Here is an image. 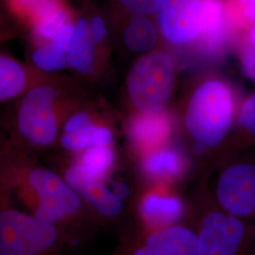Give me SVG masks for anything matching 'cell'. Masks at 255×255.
Listing matches in <instances>:
<instances>
[{
	"label": "cell",
	"mask_w": 255,
	"mask_h": 255,
	"mask_svg": "<svg viewBox=\"0 0 255 255\" xmlns=\"http://www.w3.org/2000/svg\"><path fill=\"white\" fill-rule=\"evenodd\" d=\"M34 153L1 137L0 194L15 196L27 213L86 243L102 226L101 221L64 177L40 164Z\"/></svg>",
	"instance_id": "1"
},
{
	"label": "cell",
	"mask_w": 255,
	"mask_h": 255,
	"mask_svg": "<svg viewBox=\"0 0 255 255\" xmlns=\"http://www.w3.org/2000/svg\"><path fill=\"white\" fill-rule=\"evenodd\" d=\"M237 113L234 90L223 80L210 78L191 92L177 133L181 132L183 147L193 161L204 167V172L222 154Z\"/></svg>",
	"instance_id": "2"
},
{
	"label": "cell",
	"mask_w": 255,
	"mask_h": 255,
	"mask_svg": "<svg viewBox=\"0 0 255 255\" xmlns=\"http://www.w3.org/2000/svg\"><path fill=\"white\" fill-rule=\"evenodd\" d=\"M188 202L186 222L195 230L198 255H255V223L221 209L202 175Z\"/></svg>",
	"instance_id": "3"
},
{
	"label": "cell",
	"mask_w": 255,
	"mask_h": 255,
	"mask_svg": "<svg viewBox=\"0 0 255 255\" xmlns=\"http://www.w3.org/2000/svg\"><path fill=\"white\" fill-rule=\"evenodd\" d=\"M61 89L39 83L24 94L19 103L9 143L32 152L55 148L65 120L73 113L62 103Z\"/></svg>",
	"instance_id": "4"
},
{
	"label": "cell",
	"mask_w": 255,
	"mask_h": 255,
	"mask_svg": "<svg viewBox=\"0 0 255 255\" xmlns=\"http://www.w3.org/2000/svg\"><path fill=\"white\" fill-rule=\"evenodd\" d=\"M0 255H75L82 244L0 196Z\"/></svg>",
	"instance_id": "5"
},
{
	"label": "cell",
	"mask_w": 255,
	"mask_h": 255,
	"mask_svg": "<svg viewBox=\"0 0 255 255\" xmlns=\"http://www.w3.org/2000/svg\"><path fill=\"white\" fill-rule=\"evenodd\" d=\"M202 175L221 209L255 223V154L252 149L221 156Z\"/></svg>",
	"instance_id": "6"
},
{
	"label": "cell",
	"mask_w": 255,
	"mask_h": 255,
	"mask_svg": "<svg viewBox=\"0 0 255 255\" xmlns=\"http://www.w3.org/2000/svg\"><path fill=\"white\" fill-rule=\"evenodd\" d=\"M175 64L162 51L142 56L127 77L128 99L137 113L158 114L167 110L175 86Z\"/></svg>",
	"instance_id": "7"
},
{
	"label": "cell",
	"mask_w": 255,
	"mask_h": 255,
	"mask_svg": "<svg viewBox=\"0 0 255 255\" xmlns=\"http://www.w3.org/2000/svg\"><path fill=\"white\" fill-rule=\"evenodd\" d=\"M57 170L91 210L101 224L116 222L125 215V202L112 191L105 179L87 172L67 155Z\"/></svg>",
	"instance_id": "8"
},
{
	"label": "cell",
	"mask_w": 255,
	"mask_h": 255,
	"mask_svg": "<svg viewBox=\"0 0 255 255\" xmlns=\"http://www.w3.org/2000/svg\"><path fill=\"white\" fill-rule=\"evenodd\" d=\"M114 255H198L197 235L187 222L155 231L136 229Z\"/></svg>",
	"instance_id": "9"
},
{
	"label": "cell",
	"mask_w": 255,
	"mask_h": 255,
	"mask_svg": "<svg viewBox=\"0 0 255 255\" xmlns=\"http://www.w3.org/2000/svg\"><path fill=\"white\" fill-rule=\"evenodd\" d=\"M141 186L168 185L177 187L190 174L194 161L176 141L131 158Z\"/></svg>",
	"instance_id": "10"
},
{
	"label": "cell",
	"mask_w": 255,
	"mask_h": 255,
	"mask_svg": "<svg viewBox=\"0 0 255 255\" xmlns=\"http://www.w3.org/2000/svg\"><path fill=\"white\" fill-rule=\"evenodd\" d=\"M138 227L155 231L184 223L188 216V202L177 187L149 185L139 190L135 200Z\"/></svg>",
	"instance_id": "11"
},
{
	"label": "cell",
	"mask_w": 255,
	"mask_h": 255,
	"mask_svg": "<svg viewBox=\"0 0 255 255\" xmlns=\"http://www.w3.org/2000/svg\"><path fill=\"white\" fill-rule=\"evenodd\" d=\"M115 127L96 117L91 111L79 109L63 125L57 146L65 154H77L97 146H117Z\"/></svg>",
	"instance_id": "12"
},
{
	"label": "cell",
	"mask_w": 255,
	"mask_h": 255,
	"mask_svg": "<svg viewBox=\"0 0 255 255\" xmlns=\"http://www.w3.org/2000/svg\"><path fill=\"white\" fill-rule=\"evenodd\" d=\"M130 157L175 141L177 122L169 111L158 114L133 113L124 124Z\"/></svg>",
	"instance_id": "13"
},
{
	"label": "cell",
	"mask_w": 255,
	"mask_h": 255,
	"mask_svg": "<svg viewBox=\"0 0 255 255\" xmlns=\"http://www.w3.org/2000/svg\"><path fill=\"white\" fill-rule=\"evenodd\" d=\"M202 0H162L158 10L161 33L173 44H186L200 35Z\"/></svg>",
	"instance_id": "14"
},
{
	"label": "cell",
	"mask_w": 255,
	"mask_h": 255,
	"mask_svg": "<svg viewBox=\"0 0 255 255\" xmlns=\"http://www.w3.org/2000/svg\"><path fill=\"white\" fill-rule=\"evenodd\" d=\"M203 11L200 41L203 47L214 56L224 49L226 43V22L221 0H202Z\"/></svg>",
	"instance_id": "15"
},
{
	"label": "cell",
	"mask_w": 255,
	"mask_h": 255,
	"mask_svg": "<svg viewBox=\"0 0 255 255\" xmlns=\"http://www.w3.org/2000/svg\"><path fill=\"white\" fill-rule=\"evenodd\" d=\"M95 45L90 24L85 19H80L75 26L68 49V67L82 75L90 76L95 73Z\"/></svg>",
	"instance_id": "16"
},
{
	"label": "cell",
	"mask_w": 255,
	"mask_h": 255,
	"mask_svg": "<svg viewBox=\"0 0 255 255\" xmlns=\"http://www.w3.org/2000/svg\"><path fill=\"white\" fill-rule=\"evenodd\" d=\"M254 147H255V93L250 95L241 103L235 126L221 156L253 149Z\"/></svg>",
	"instance_id": "17"
},
{
	"label": "cell",
	"mask_w": 255,
	"mask_h": 255,
	"mask_svg": "<svg viewBox=\"0 0 255 255\" xmlns=\"http://www.w3.org/2000/svg\"><path fill=\"white\" fill-rule=\"evenodd\" d=\"M74 30L75 26L67 25L57 36L37 49L32 55V61L39 69L53 72L68 67L67 54Z\"/></svg>",
	"instance_id": "18"
},
{
	"label": "cell",
	"mask_w": 255,
	"mask_h": 255,
	"mask_svg": "<svg viewBox=\"0 0 255 255\" xmlns=\"http://www.w3.org/2000/svg\"><path fill=\"white\" fill-rule=\"evenodd\" d=\"M65 155L87 172L105 180L115 173L119 167L117 146H93L77 154Z\"/></svg>",
	"instance_id": "19"
},
{
	"label": "cell",
	"mask_w": 255,
	"mask_h": 255,
	"mask_svg": "<svg viewBox=\"0 0 255 255\" xmlns=\"http://www.w3.org/2000/svg\"><path fill=\"white\" fill-rule=\"evenodd\" d=\"M35 19V33L42 40H52L68 23L66 10L56 0H44L32 9Z\"/></svg>",
	"instance_id": "20"
},
{
	"label": "cell",
	"mask_w": 255,
	"mask_h": 255,
	"mask_svg": "<svg viewBox=\"0 0 255 255\" xmlns=\"http://www.w3.org/2000/svg\"><path fill=\"white\" fill-rule=\"evenodd\" d=\"M29 78L24 67L7 56L0 57V100L10 101L30 90Z\"/></svg>",
	"instance_id": "21"
},
{
	"label": "cell",
	"mask_w": 255,
	"mask_h": 255,
	"mask_svg": "<svg viewBox=\"0 0 255 255\" xmlns=\"http://www.w3.org/2000/svg\"><path fill=\"white\" fill-rule=\"evenodd\" d=\"M125 45L135 52H148L157 42L154 25L145 16H135L124 31Z\"/></svg>",
	"instance_id": "22"
},
{
	"label": "cell",
	"mask_w": 255,
	"mask_h": 255,
	"mask_svg": "<svg viewBox=\"0 0 255 255\" xmlns=\"http://www.w3.org/2000/svg\"><path fill=\"white\" fill-rule=\"evenodd\" d=\"M125 9L135 14L145 16L159 10L162 0H119Z\"/></svg>",
	"instance_id": "23"
},
{
	"label": "cell",
	"mask_w": 255,
	"mask_h": 255,
	"mask_svg": "<svg viewBox=\"0 0 255 255\" xmlns=\"http://www.w3.org/2000/svg\"><path fill=\"white\" fill-rule=\"evenodd\" d=\"M242 71L250 81L255 82V44L250 39L247 41L240 55Z\"/></svg>",
	"instance_id": "24"
},
{
	"label": "cell",
	"mask_w": 255,
	"mask_h": 255,
	"mask_svg": "<svg viewBox=\"0 0 255 255\" xmlns=\"http://www.w3.org/2000/svg\"><path fill=\"white\" fill-rule=\"evenodd\" d=\"M90 32L96 44H100L104 40L107 30H106L105 24L101 17L96 16L92 19L91 24H90Z\"/></svg>",
	"instance_id": "25"
},
{
	"label": "cell",
	"mask_w": 255,
	"mask_h": 255,
	"mask_svg": "<svg viewBox=\"0 0 255 255\" xmlns=\"http://www.w3.org/2000/svg\"><path fill=\"white\" fill-rule=\"evenodd\" d=\"M242 7L244 13L251 21L255 22V0H238Z\"/></svg>",
	"instance_id": "26"
},
{
	"label": "cell",
	"mask_w": 255,
	"mask_h": 255,
	"mask_svg": "<svg viewBox=\"0 0 255 255\" xmlns=\"http://www.w3.org/2000/svg\"><path fill=\"white\" fill-rule=\"evenodd\" d=\"M13 1L18 5L19 7L25 8V9H30L32 10L44 0H13Z\"/></svg>",
	"instance_id": "27"
},
{
	"label": "cell",
	"mask_w": 255,
	"mask_h": 255,
	"mask_svg": "<svg viewBox=\"0 0 255 255\" xmlns=\"http://www.w3.org/2000/svg\"><path fill=\"white\" fill-rule=\"evenodd\" d=\"M250 39L252 40V42L255 44V25L253 27V29L251 30V33H250Z\"/></svg>",
	"instance_id": "28"
}]
</instances>
